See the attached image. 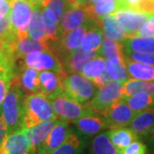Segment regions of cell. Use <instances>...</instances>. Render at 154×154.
I'll use <instances>...</instances> for the list:
<instances>
[{
	"label": "cell",
	"mask_w": 154,
	"mask_h": 154,
	"mask_svg": "<svg viewBox=\"0 0 154 154\" xmlns=\"http://www.w3.org/2000/svg\"><path fill=\"white\" fill-rule=\"evenodd\" d=\"M25 97L26 94L22 88L17 83L12 82L0 109V114L8 134L24 128L23 104Z\"/></svg>",
	"instance_id": "obj_1"
},
{
	"label": "cell",
	"mask_w": 154,
	"mask_h": 154,
	"mask_svg": "<svg viewBox=\"0 0 154 154\" xmlns=\"http://www.w3.org/2000/svg\"><path fill=\"white\" fill-rule=\"evenodd\" d=\"M58 118L50 100L42 94H28L23 104V128H31L40 122Z\"/></svg>",
	"instance_id": "obj_2"
},
{
	"label": "cell",
	"mask_w": 154,
	"mask_h": 154,
	"mask_svg": "<svg viewBox=\"0 0 154 154\" xmlns=\"http://www.w3.org/2000/svg\"><path fill=\"white\" fill-rule=\"evenodd\" d=\"M63 94L80 103H86L96 94V86L92 81L79 73L66 74L62 78Z\"/></svg>",
	"instance_id": "obj_3"
},
{
	"label": "cell",
	"mask_w": 154,
	"mask_h": 154,
	"mask_svg": "<svg viewBox=\"0 0 154 154\" xmlns=\"http://www.w3.org/2000/svg\"><path fill=\"white\" fill-rule=\"evenodd\" d=\"M33 5L28 0H11L9 20L11 28L18 39L28 37V26Z\"/></svg>",
	"instance_id": "obj_4"
},
{
	"label": "cell",
	"mask_w": 154,
	"mask_h": 154,
	"mask_svg": "<svg viewBox=\"0 0 154 154\" xmlns=\"http://www.w3.org/2000/svg\"><path fill=\"white\" fill-rule=\"evenodd\" d=\"M52 105L56 115L58 118L68 122H74L83 116L95 113L88 105H84L68 98L66 95L60 94L48 99Z\"/></svg>",
	"instance_id": "obj_5"
},
{
	"label": "cell",
	"mask_w": 154,
	"mask_h": 154,
	"mask_svg": "<svg viewBox=\"0 0 154 154\" xmlns=\"http://www.w3.org/2000/svg\"><path fill=\"white\" fill-rule=\"evenodd\" d=\"M123 83L110 81L99 88L93 99L88 103L95 113L102 115L116 101L122 98Z\"/></svg>",
	"instance_id": "obj_6"
},
{
	"label": "cell",
	"mask_w": 154,
	"mask_h": 154,
	"mask_svg": "<svg viewBox=\"0 0 154 154\" xmlns=\"http://www.w3.org/2000/svg\"><path fill=\"white\" fill-rule=\"evenodd\" d=\"M22 63L38 70H49L61 75H66L59 58L51 50L33 51L23 58Z\"/></svg>",
	"instance_id": "obj_7"
},
{
	"label": "cell",
	"mask_w": 154,
	"mask_h": 154,
	"mask_svg": "<svg viewBox=\"0 0 154 154\" xmlns=\"http://www.w3.org/2000/svg\"><path fill=\"white\" fill-rule=\"evenodd\" d=\"M93 21L97 20L91 17L85 7V5H81L77 4H73L63 13L58 22L59 36L61 37L62 35L72 31L73 29L82 26L84 24H88Z\"/></svg>",
	"instance_id": "obj_8"
},
{
	"label": "cell",
	"mask_w": 154,
	"mask_h": 154,
	"mask_svg": "<svg viewBox=\"0 0 154 154\" xmlns=\"http://www.w3.org/2000/svg\"><path fill=\"white\" fill-rule=\"evenodd\" d=\"M135 113L128 105L126 101L122 98L116 101L110 108L102 114L107 128H114L120 127H128L132 121Z\"/></svg>",
	"instance_id": "obj_9"
},
{
	"label": "cell",
	"mask_w": 154,
	"mask_h": 154,
	"mask_svg": "<svg viewBox=\"0 0 154 154\" xmlns=\"http://www.w3.org/2000/svg\"><path fill=\"white\" fill-rule=\"evenodd\" d=\"M99 21L101 20L93 21L88 24H84L82 26L75 28L72 31H69L61 36L58 42L56 45L55 48L53 50V51L55 52L56 55L57 56L60 62L69 53L79 49L83 34L86 33L89 26L92 23L99 22Z\"/></svg>",
	"instance_id": "obj_10"
},
{
	"label": "cell",
	"mask_w": 154,
	"mask_h": 154,
	"mask_svg": "<svg viewBox=\"0 0 154 154\" xmlns=\"http://www.w3.org/2000/svg\"><path fill=\"white\" fill-rule=\"evenodd\" d=\"M70 131L71 129L69 128V122L57 118L55 125L50 131L45 140L33 153L51 154L57 147L60 146Z\"/></svg>",
	"instance_id": "obj_11"
},
{
	"label": "cell",
	"mask_w": 154,
	"mask_h": 154,
	"mask_svg": "<svg viewBox=\"0 0 154 154\" xmlns=\"http://www.w3.org/2000/svg\"><path fill=\"white\" fill-rule=\"evenodd\" d=\"M113 16L126 32L128 38L133 37L151 17L147 14L132 9H122Z\"/></svg>",
	"instance_id": "obj_12"
},
{
	"label": "cell",
	"mask_w": 154,
	"mask_h": 154,
	"mask_svg": "<svg viewBox=\"0 0 154 154\" xmlns=\"http://www.w3.org/2000/svg\"><path fill=\"white\" fill-rule=\"evenodd\" d=\"M13 82L22 88L27 94L40 93L39 87V72L31 67L21 63L17 69Z\"/></svg>",
	"instance_id": "obj_13"
},
{
	"label": "cell",
	"mask_w": 154,
	"mask_h": 154,
	"mask_svg": "<svg viewBox=\"0 0 154 154\" xmlns=\"http://www.w3.org/2000/svg\"><path fill=\"white\" fill-rule=\"evenodd\" d=\"M96 57H98L97 51H93L79 49L66 56L61 61V63L66 74L81 73L86 63Z\"/></svg>",
	"instance_id": "obj_14"
},
{
	"label": "cell",
	"mask_w": 154,
	"mask_h": 154,
	"mask_svg": "<svg viewBox=\"0 0 154 154\" xmlns=\"http://www.w3.org/2000/svg\"><path fill=\"white\" fill-rule=\"evenodd\" d=\"M154 124V110L150 108L136 113L129 123V128L137 136L139 140H146Z\"/></svg>",
	"instance_id": "obj_15"
},
{
	"label": "cell",
	"mask_w": 154,
	"mask_h": 154,
	"mask_svg": "<svg viewBox=\"0 0 154 154\" xmlns=\"http://www.w3.org/2000/svg\"><path fill=\"white\" fill-rule=\"evenodd\" d=\"M32 148L28 142L25 128L7 134L4 146V154H31Z\"/></svg>",
	"instance_id": "obj_16"
},
{
	"label": "cell",
	"mask_w": 154,
	"mask_h": 154,
	"mask_svg": "<svg viewBox=\"0 0 154 154\" xmlns=\"http://www.w3.org/2000/svg\"><path fill=\"white\" fill-rule=\"evenodd\" d=\"M73 122L81 134L88 136L99 134L107 128L104 118L97 113L83 116Z\"/></svg>",
	"instance_id": "obj_17"
},
{
	"label": "cell",
	"mask_w": 154,
	"mask_h": 154,
	"mask_svg": "<svg viewBox=\"0 0 154 154\" xmlns=\"http://www.w3.org/2000/svg\"><path fill=\"white\" fill-rule=\"evenodd\" d=\"M63 75L56 74L49 70H44L39 73V87L40 94L51 99L58 94H63L62 87V78Z\"/></svg>",
	"instance_id": "obj_18"
},
{
	"label": "cell",
	"mask_w": 154,
	"mask_h": 154,
	"mask_svg": "<svg viewBox=\"0 0 154 154\" xmlns=\"http://www.w3.org/2000/svg\"><path fill=\"white\" fill-rule=\"evenodd\" d=\"M57 119H51L40 122L37 125L25 128V134L31 146L32 152H35L45 140L50 131L54 127Z\"/></svg>",
	"instance_id": "obj_19"
},
{
	"label": "cell",
	"mask_w": 154,
	"mask_h": 154,
	"mask_svg": "<svg viewBox=\"0 0 154 154\" xmlns=\"http://www.w3.org/2000/svg\"><path fill=\"white\" fill-rule=\"evenodd\" d=\"M28 37L33 40L47 44L45 36V27L42 17V8L40 5H33V12L28 26Z\"/></svg>",
	"instance_id": "obj_20"
},
{
	"label": "cell",
	"mask_w": 154,
	"mask_h": 154,
	"mask_svg": "<svg viewBox=\"0 0 154 154\" xmlns=\"http://www.w3.org/2000/svg\"><path fill=\"white\" fill-rule=\"evenodd\" d=\"M87 143L85 139L75 131H70L65 140L51 154H85Z\"/></svg>",
	"instance_id": "obj_21"
},
{
	"label": "cell",
	"mask_w": 154,
	"mask_h": 154,
	"mask_svg": "<svg viewBox=\"0 0 154 154\" xmlns=\"http://www.w3.org/2000/svg\"><path fill=\"white\" fill-rule=\"evenodd\" d=\"M91 17L101 20L104 17L113 15L120 10L118 0H94L89 5H85Z\"/></svg>",
	"instance_id": "obj_22"
},
{
	"label": "cell",
	"mask_w": 154,
	"mask_h": 154,
	"mask_svg": "<svg viewBox=\"0 0 154 154\" xmlns=\"http://www.w3.org/2000/svg\"><path fill=\"white\" fill-rule=\"evenodd\" d=\"M103 42L101 21L92 23L81 40V48L84 51H98Z\"/></svg>",
	"instance_id": "obj_23"
},
{
	"label": "cell",
	"mask_w": 154,
	"mask_h": 154,
	"mask_svg": "<svg viewBox=\"0 0 154 154\" xmlns=\"http://www.w3.org/2000/svg\"><path fill=\"white\" fill-rule=\"evenodd\" d=\"M106 133L110 142L117 149L118 152L138 140L136 134L133 132L130 128L128 127L110 128V130H108Z\"/></svg>",
	"instance_id": "obj_24"
},
{
	"label": "cell",
	"mask_w": 154,
	"mask_h": 154,
	"mask_svg": "<svg viewBox=\"0 0 154 154\" xmlns=\"http://www.w3.org/2000/svg\"><path fill=\"white\" fill-rule=\"evenodd\" d=\"M42 17L45 27V36L46 42L49 45L51 51L55 48L56 45L59 40V32H58V22L56 19L55 15L48 8L42 7Z\"/></svg>",
	"instance_id": "obj_25"
},
{
	"label": "cell",
	"mask_w": 154,
	"mask_h": 154,
	"mask_svg": "<svg viewBox=\"0 0 154 154\" xmlns=\"http://www.w3.org/2000/svg\"><path fill=\"white\" fill-rule=\"evenodd\" d=\"M124 62L128 75L133 79L154 82V66L128 59L124 55Z\"/></svg>",
	"instance_id": "obj_26"
},
{
	"label": "cell",
	"mask_w": 154,
	"mask_h": 154,
	"mask_svg": "<svg viewBox=\"0 0 154 154\" xmlns=\"http://www.w3.org/2000/svg\"><path fill=\"white\" fill-rule=\"evenodd\" d=\"M51 50L50 46L45 43L33 40L29 37L23 39H17L12 43V51L16 59L23 58L28 53L33 51H45Z\"/></svg>",
	"instance_id": "obj_27"
},
{
	"label": "cell",
	"mask_w": 154,
	"mask_h": 154,
	"mask_svg": "<svg viewBox=\"0 0 154 154\" xmlns=\"http://www.w3.org/2000/svg\"><path fill=\"white\" fill-rule=\"evenodd\" d=\"M122 45L123 52L134 51V52L154 55V37L152 38L128 37L122 41Z\"/></svg>",
	"instance_id": "obj_28"
},
{
	"label": "cell",
	"mask_w": 154,
	"mask_h": 154,
	"mask_svg": "<svg viewBox=\"0 0 154 154\" xmlns=\"http://www.w3.org/2000/svg\"><path fill=\"white\" fill-rule=\"evenodd\" d=\"M123 57H115L105 62V71L110 79L122 83H124L129 79Z\"/></svg>",
	"instance_id": "obj_29"
},
{
	"label": "cell",
	"mask_w": 154,
	"mask_h": 154,
	"mask_svg": "<svg viewBox=\"0 0 154 154\" xmlns=\"http://www.w3.org/2000/svg\"><path fill=\"white\" fill-rule=\"evenodd\" d=\"M101 26L104 34L107 38L120 42L128 38L126 32L113 15H109L101 18Z\"/></svg>",
	"instance_id": "obj_30"
},
{
	"label": "cell",
	"mask_w": 154,
	"mask_h": 154,
	"mask_svg": "<svg viewBox=\"0 0 154 154\" xmlns=\"http://www.w3.org/2000/svg\"><path fill=\"white\" fill-rule=\"evenodd\" d=\"M140 93H146L151 95H154L153 82H147L131 78L123 83L122 98L129 97Z\"/></svg>",
	"instance_id": "obj_31"
},
{
	"label": "cell",
	"mask_w": 154,
	"mask_h": 154,
	"mask_svg": "<svg viewBox=\"0 0 154 154\" xmlns=\"http://www.w3.org/2000/svg\"><path fill=\"white\" fill-rule=\"evenodd\" d=\"M122 99L126 101L128 105L135 114L154 107V95L146 93L134 94L132 96L124 97Z\"/></svg>",
	"instance_id": "obj_32"
},
{
	"label": "cell",
	"mask_w": 154,
	"mask_h": 154,
	"mask_svg": "<svg viewBox=\"0 0 154 154\" xmlns=\"http://www.w3.org/2000/svg\"><path fill=\"white\" fill-rule=\"evenodd\" d=\"M98 51V57H101L105 59H110L115 57L124 56L122 51V42L111 38H103V42Z\"/></svg>",
	"instance_id": "obj_33"
},
{
	"label": "cell",
	"mask_w": 154,
	"mask_h": 154,
	"mask_svg": "<svg viewBox=\"0 0 154 154\" xmlns=\"http://www.w3.org/2000/svg\"><path fill=\"white\" fill-rule=\"evenodd\" d=\"M91 154H119L110 142L107 133H100L94 138L91 146Z\"/></svg>",
	"instance_id": "obj_34"
},
{
	"label": "cell",
	"mask_w": 154,
	"mask_h": 154,
	"mask_svg": "<svg viewBox=\"0 0 154 154\" xmlns=\"http://www.w3.org/2000/svg\"><path fill=\"white\" fill-rule=\"evenodd\" d=\"M105 59L101 57H96L86 63L82 70V75L88 80H93L105 71Z\"/></svg>",
	"instance_id": "obj_35"
},
{
	"label": "cell",
	"mask_w": 154,
	"mask_h": 154,
	"mask_svg": "<svg viewBox=\"0 0 154 154\" xmlns=\"http://www.w3.org/2000/svg\"><path fill=\"white\" fill-rule=\"evenodd\" d=\"M75 4L72 0H44L40 5L48 8L55 15L57 22H59L63 13L73 5Z\"/></svg>",
	"instance_id": "obj_36"
},
{
	"label": "cell",
	"mask_w": 154,
	"mask_h": 154,
	"mask_svg": "<svg viewBox=\"0 0 154 154\" xmlns=\"http://www.w3.org/2000/svg\"><path fill=\"white\" fill-rule=\"evenodd\" d=\"M15 74H16V71H13V70L0 71V109L7 94V92L13 82Z\"/></svg>",
	"instance_id": "obj_37"
},
{
	"label": "cell",
	"mask_w": 154,
	"mask_h": 154,
	"mask_svg": "<svg viewBox=\"0 0 154 154\" xmlns=\"http://www.w3.org/2000/svg\"><path fill=\"white\" fill-rule=\"evenodd\" d=\"M0 39H3L9 43L18 39L17 35L11 28L9 17H7L4 21L0 22Z\"/></svg>",
	"instance_id": "obj_38"
},
{
	"label": "cell",
	"mask_w": 154,
	"mask_h": 154,
	"mask_svg": "<svg viewBox=\"0 0 154 154\" xmlns=\"http://www.w3.org/2000/svg\"><path fill=\"white\" fill-rule=\"evenodd\" d=\"M118 152L119 154H146L147 146L143 141L137 140Z\"/></svg>",
	"instance_id": "obj_39"
},
{
	"label": "cell",
	"mask_w": 154,
	"mask_h": 154,
	"mask_svg": "<svg viewBox=\"0 0 154 154\" xmlns=\"http://www.w3.org/2000/svg\"><path fill=\"white\" fill-rule=\"evenodd\" d=\"M123 54L126 56L128 59L139 63H143L154 66V55L153 54H146V53H140L134 51H125Z\"/></svg>",
	"instance_id": "obj_40"
},
{
	"label": "cell",
	"mask_w": 154,
	"mask_h": 154,
	"mask_svg": "<svg viewBox=\"0 0 154 154\" xmlns=\"http://www.w3.org/2000/svg\"><path fill=\"white\" fill-rule=\"evenodd\" d=\"M133 37H140V38L154 37V15L144 23L143 26L139 29V31Z\"/></svg>",
	"instance_id": "obj_41"
},
{
	"label": "cell",
	"mask_w": 154,
	"mask_h": 154,
	"mask_svg": "<svg viewBox=\"0 0 154 154\" xmlns=\"http://www.w3.org/2000/svg\"><path fill=\"white\" fill-rule=\"evenodd\" d=\"M132 10L143 12L152 17L154 15V0H140Z\"/></svg>",
	"instance_id": "obj_42"
},
{
	"label": "cell",
	"mask_w": 154,
	"mask_h": 154,
	"mask_svg": "<svg viewBox=\"0 0 154 154\" xmlns=\"http://www.w3.org/2000/svg\"><path fill=\"white\" fill-rule=\"evenodd\" d=\"M11 12V1L0 0V22L9 17Z\"/></svg>",
	"instance_id": "obj_43"
},
{
	"label": "cell",
	"mask_w": 154,
	"mask_h": 154,
	"mask_svg": "<svg viewBox=\"0 0 154 154\" xmlns=\"http://www.w3.org/2000/svg\"><path fill=\"white\" fill-rule=\"evenodd\" d=\"M7 134L8 133H7L5 124L0 114V154H4V146H5V141L7 137Z\"/></svg>",
	"instance_id": "obj_44"
},
{
	"label": "cell",
	"mask_w": 154,
	"mask_h": 154,
	"mask_svg": "<svg viewBox=\"0 0 154 154\" xmlns=\"http://www.w3.org/2000/svg\"><path fill=\"white\" fill-rule=\"evenodd\" d=\"M92 82L94 83V85L97 87V88H101L103 85H105V83L110 82V81H112L110 79V77L108 75V74L106 73V71H104L101 75H99V76L95 77L93 80H91Z\"/></svg>",
	"instance_id": "obj_45"
},
{
	"label": "cell",
	"mask_w": 154,
	"mask_h": 154,
	"mask_svg": "<svg viewBox=\"0 0 154 154\" xmlns=\"http://www.w3.org/2000/svg\"><path fill=\"white\" fill-rule=\"evenodd\" d=\"M140 0H118L120 5V10L122 9H133Z\"/></svg>",
	"instance_id": "obj_46"
},
{
	"label": "cell",
	"mask_w": 154,
	"mask_h": 154,
	"mask_svg": "<svg viewBox=\"0 0 154 154\" xmlns=\"http://www.w3.org/2000/svg\"><path fill=\"white\" fill-rule=\"evenodd\" d=\"M146 146H147V151H149L150 154H154V124L151 132L149 134V136L146 140Z\"/></svg>",
	"instance_id": "obj_47"
},
{
	"label": "cell",
	"mask_w": 154,
	"mask_h": 154,
	"mask_svg": "<svg viewBox=\"0 0 154 154\" xmlns=\"http://www.w3.org/2000/svg\"><path fill=\"white\" fill-rule=\"evenodd\" d=\"M74 3H75L77 5H84L86 3H85V0H72Z\"/></svg>",
	"instance_id": "obj_48"
},
{
	"label": "cell",
	"mask_w": 154,
	"mask_h": 154,
	"mask_svg": "<svg viewBox=\"0 0 154 154\" xmlns=\"http://www.w3.org/2000/svg\"><path fill=\"white\" fill-rule=\"evenodd\" d=\"M28 1L33 3V5H40L44 0H28Z\"/></svg>",
	"instance_id": "obj_49"
},
{
	"label": "cell",
	"mask_w": 154,
	"mask_h": 154,
	"mask_svg": "<svg viewBox=\"0 0 154 154\" xmlns=\"http://www.w3.org/2000/svg\"><path fill=\"white\" fill-rule=\"evenodd\" d=\"M94 0H85V5H89V4H91V3H93Z\"/></svg>",
	"instance_id": "obj_50"
},
{
	"label": "cell",
	"mask_w": 154,
	"mask_h": 154,
	"mask_svg": "<svg viewBox=\"0 0 154 154\" xmlns=\"http://www.w3.org/2000/svg\"><path fill=\"white\" fill-rule=\"evenodd\" d=\"M0 71H2V67H1V64H0Z\"/></svg>",
	"instance_id": "obj_51"
},
{
	"label": "cell",
	"mask_w": 154,
	"mask_h": 154,
	"mask_svg": "<svg viewBox=\"0 0 154 154\" xmlns=\"http://www.w3.org/2000/svg\"><path fill=\"white\" fill-rule=\"evenodd\" d=\"M31 154H35V153H33V152H31Z\"/></svg>",
	"instance_id": "obj_52"
},
{
	"label": "cell",
	"mask_w": 154,
	"mask_h": 154,
	"mask_svg": "<svg viewBox=\"0 0 154 154\" xmlns=\"http://www.w3.org/2000/svg\"><path fill=\"white\" fill-rule=\"evenodd\" d=\"M153 110H154V107H153Z\"/></svg>",
	"instance_id": "obj_53"
},
{
	"label": "cell",
	"mask_w": 154,
	"mask_h": 154,
	"mask_svg": "<svg viewBox=\"0 0 154 154\" xmlns=\"http://www.w3.org/2000/svg\"><path fill=\"white\" fill-rule=\"evenodd\" d=\"M10 1H11V0H10Z\"/></svg>",
	"instance_id": "obj_54"
}]
</instances>
